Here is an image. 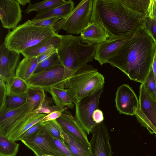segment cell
<instances>
[{
	"label": "cell",
	"instance_id": "6da1fadb",
	"mask_svg": "<svg viewBox=\"0 0 156 156\" xmlns=\"http://www.w3.org/2000/svg\"><path fill=\"white\" fill-rule=\"evenodd\" d=\"M156 43L141 29L108 60L130 80L142 83L152 69Z\"/></svg>",
	"mask_w": 156,
	"mask_h": 156
},
{
	"label": "cell",
	"instance_id": "7a4b0ae2",
	"mask_svg": "<svg viewBox=\"0 0 156 156\" xmlns=\"http://www.w3.org/2000/svg\"><path fill=\"white\" fill-rule=\"evenodd\" d=\"M144 17L126 7L122 0H93L90 23L102 26L109 38L127 37L142 28Z\"/></svg>",
	"mask_w": 156,
	"mask_h": 156
},
{
	"label": "cell",
	"instance_id": "3957f363",
	"mask_svg": "<svg viewBox=\"0 0 156 156\" xmlns=\"http://www.w3.org/2000/svg\"><path fill=\"white\" fill-rule=\"evenodd\" d=\"M61 36L62 42L57 52L61 64L65 67L75 73L94 58L97 44H82L80 36Z\"/></svg>",
	"mask_w": 156,
	"mask_h": 156
},
{
	"label": "cell",
	"instance_id": "277c9868",
	"mask_svg": "<svg viewBox=\"0 0 156 156\" xmlns=\"http://www.w3.org/2000/svg\"><path fill=\"white\" fill-rule=\"evenodd\" d=\"M105 78L97 69L87 64L77 70L64 84L74 104L103 88Z\"/></svg>",
	"mask_w": 156,
	"mask_h": 156
},
{
	"label": "cell",
	"instance_id": "5b68a950",
	"mask_svg": "<svg viewBox=\"0 0 156 156\" xmlns=\"http://www.w3.org/2000/svg\"><path fill=\"white\" fill-rule=\"evenodd\" d=\"M30 20L9 30L4 43L9 49L21 53L25 49L56 34L51 28L33 25Z\"/></svg>",
	"mask_w": 156,
	"mask_h": 156
},
{
	"label": "cell",
	"instance_id": "8992f818",
	"mask_svg": "<svg viewBox=\"0 0 156 156\" xmlns=\"http://www.w3.org/2000/svg\"><path fill=\"white\" fill-rule=\"evenodd\" d=\"M93 0L81 1L66 17L58 20L52 27L54 32L58 34L60 30L68 33L81 34L90 23Z\"/></svg>",
	"mask_w": 156,
	"mask_h": 156
},
{
	"label": "cell",
	"instance_id": "52a82bcc",
	"mask_svg": "<svg viewBox=\"0 0 156 156\" xmlns=\"http://www.w3.org/2000/svg\"><path fill=\"white\" fill-rule=\"evenodd\" d=\"M75 73L60 64L45 71L33 74L27 82L29 86L41 88L47 91L54 87L60 85L64 87L65 82Z\"/></svg>",
	"mask_w": 156,
	"mask_h": 156
},
{
	"label": "cell",
	"instance_id": "ba28073f",
	"mask_svg": "<svg viewBox=\"0 0 156 156\" xmlns=\"http://www.w3.org/2000/svg\"><path fill=\"white\" fill-rule=\"evenodd\" d=\"M103 91L101 89L95 94L81 99L74 104L75 118L88 134L91 133L98 124L93 120L94 112L98 109L101 95Z\"/></svg>",
	"mask_w": 156,
	"mask_h": 156
},
{
	"label": "cell",
	"instance_id": "9c48e42d",
	"mask_svg": "<svg viewBox=\"0 0 156 156\" xmlns=\"http://www.w3.org/2000/svg\"><path fill=\"white\" fill-rule=\"evenodd\" d=\"M34 105L26 102L13 109L0 112V135L6 137L34 112Z\"/></svg>",
	"mask_w": 156,
	"mask_h": 156
},
{
	"label": "cell",
	"instance_id": "30bf717a",
	"mask_svg": "<svg viewBox=\"0 0 156 156\" xmlns=\"http://www.w3.org/2000/svg\"><path fill=\"white\" fill-rule=\"evenodd\" d=\"M91 133L90 143L92 156H112L109 132L104 122L98 124Z\"/></svg>",
	"mask_w": 156,
	"mask_h": 156
},
{
	"label": "cell",
	"instance_id": "8fae6325",
	"mask_svg": "<svg viewBox=\"0 0 156 156\" xmlns=\"http://www.w3.org/2000/svg\"><path fill=\"white\" fill-rule=\"evenodd\" d=\"M115 101L117 110L120 114L133 115L139 108L136 95L128 84H123L118 87Z\"/></svg>",
	"mask_w": 156,
	"mask_h": 156
},
{
	"label": "cell",
	"instance_id": "7c38bea8",
	"mask_svg": "<svg viewBox=\"0 0 156 156\" xmlns=\"http://www.w3.org/2000/svg\"><path fill=\"white\" fill-rule=\"evenodd\" d=\"M22 142L31 150H38L57 156H64L55 146L53 137L43 127L35 134Z\"/></svg>",
	"mask_w": 156,
	"mask_h": 156
},
{
	"label": "cell",
	"instance_id": "4fadbf2b",
	"mask_svg": "<svg viewBox=\"0 0 156 156\" xmlns=\"http://www.w3.org/2000/svg\"><path fill=\"white\" fill-rule=\"evenodd\" d=\"M20 53L11 50L4 42L0 46V77L6 83L15 76L20 59Z\"/></svg>",
	"mask_w": 156,
	"mask_h": 156
},
{
	"label": "cell",
	"instance_id": "5bb4252c",
	"mask_svg": "<svg viewBox=\"0 0 156 156\" xmlns=\"http://www.w3.org/2000/svg\"><path fill=\"white\" fill-rule=\"evenodd\" d=\"M22 17V11L17 0H0V18L3 27L14 29Z\"/></svg>",
	"mask_w": 156,
	"mask_h": 156
},
{
	"label": "cell",
	"instance_id": "9a60e30c",
	"mask_svg": "<svg viewBox=\"0 0 156 156\" xmlns=\"http://www.w3.org/2000/svg\"><path fill=\"white\" fill-rule=\"evenodd\" d=\"M133 36L108 38L106 41L97 44L94 59L101 65L108 63V60Z\"/></svg>",
	"mask_w": 156,
	"mask_h": 156
},
{
	"label": "cell",
	"instance_id": "2e32d148",
	"mask_svg": "<svg viewBox=\"0 0 156 156\" xmlns=\"http://www.w3.org/2000/svg\"><path fill=\"white\" fill-rule=\"evenodd\" d=\"M56 120L68 133L90 148L87 133L70 112L66 110Z\"/></svg>",
	"mask_w": 156,
	"mask_h": 156
},
{
	"label": "cell",
	"instance_id": "e0dca14e",
	"mask_svg": "<svg viewBox=\"0 0 156 156\" xmlns=\"http://www.w3.org/2000/svg\"><path fill=\"white\" fill-rule=\"evenodd\" d=\"M62 41L61 35L55 34L37 44L28 48L21 53L24 57L37 58L53 49H57Z\"/></svg>",
	"mask_w": 156,
	"mask_h": 156
},
{
	"label": "cell",
	"instance_id": "ac0fdd59",
	"mask_svg": "<svg viewBox=\"0 0 156 156\" xmlns=\"http://www.w3.org/2000/svg\"><path fill=\"white\" fill-rule=\"evenodd\" d=\"M81 42L87 44H98L109 38L105 29L95 23H90L80 34Z\"/></svg>",
	"mask_w": 156,
	"mask_h": 156
},
{
	"label": "cell",
	"instance_id": "d6986e66",
	"mask_svg": "<svg viewBox=\"0 0 156 156\" xmlns=\"http://www.w3.org/2000/svg\"><path fill=\"white\" fill-rule=\"evenodd\" d=\"M139 92V108L156 128V100L147 92L143 83Z\"/></svg>",
	"mask_w": 156,
	"mask_h": 156
},
{
	"label": "cell",
	"instance_id": "ffe728a7",
	"mask_svg": "<svg viewBox=\"0 0 156 156\" xmlns=\"http://www.w3.org/2000/svg\"><path fill=\"white\" fill-rule=\"evenodd\" d=\"M61 130L63 141L73 156H92L90 148L68 133L61 126Z\"/></svg>",
	"mask_w": 156,
	"mask_h": 156
},
{
	"label": "cell",
	"instance_id": "44dd1931",
	"mask_svg": "<svg viewBox=\"0 0 156 156\" xmlns=\"http://www.w3.org/2000/svg\"><path fill=\"white\" fill-rule=\"evenodd\" d=\"M74 5L72 0H67L63 4L49 10L38 12L34 19L58 17L61 19L66 17L73 10Z\"/></svg>",
	"mask_w": 156,
	"mask_h": 156
},
{
	"label": "cell",
	"instance_id": "7402d4cb",
	"mask_svg": "<svg viewBox=\"0 0 156 156\" xmlns=\"http://www.w3.org/2000/svg\"><path fill=\"white\" fill-rule=\"evenodd\" d=\"M38 64L37 58L25 57L17 66L15 76L27 82L34 74Z\"/></svg>",
	"mask_w": 156,
	"mask_h": 156
},
{
	"label": "cell",
	"instance_id": "603a6c76",
	"mask_svg": "<svg viewBox=\"0 0 156 156\" xmlns=\"http://www.w3.org/2000/svg\"><path fill=\"white\" fill-rule=\"evenodd\" d=\"M34 113L22 122L12 132L7 138L10 140L15 142L23 133L33 126L41 121L47 114Z\"/></svg>",
	"mask_w": 156,
	"mask_h": 156
},
{
	"label": "cell",
	"instance_id": "cb8c5ba5",
	"mask_svg": "<svg viewBox=\"0 0 156 156\" xmlns=\"http://www.w3.org/2000/svg\"><path fill=\"white\" fill-rule=\"evenodd\" d=\"M47 91L51 95L55 105L66 106L70 109L73 108L74 103L66 89L59 86H55L50 88Z\"/></svg>",
	"mask_w": 156,
	"mask_h": 156
},
{
	"label": "cell",
	"instance_id": "d4e9b609",
	"mask_svg": "<svg viewBox=\"0 0 156 156\" xmlns=\"http://www.w3.org/2000/svg\"><path fill=\"white\" fill-rule=\"evenodd\" d=\"M66 1L65 0H46L34 4L30 2L24 12L27 14L33 11H36L37 13L44 12L62 5Z\"/></svg>",
	"mask_w": 156,
	"mask_h": 156
},
{
	"label": "cell",
	"instance_id": "484cf974",
	"mask_svg": "<svg viewBox=\"0 0 156 156\" xmlns=\"http://www.w3.org/2000/svg\"><path fill=\"white\" fill-rule=\"evenodd\" d=\"M27 94L9 93L0 112L16 108L26 103Z\"/></svg>",
	"mask_w": 156,
	"mask_h": 156
},
{
	"label": "cell",
	"instance_id": "4316f807",
	"mask_svg": "<svg viewBox=\"0 0 156 156\" xmlns=\"http://www.w3.org/2000/svg\"><path fill=\"white\" fill-rule=\"evenodd\" d=\"M150 1L151 0H122L126 7L144 17L147 14Z\"/></svg>",
	"mask_w": 156,
	"mask_h": 156
},
{
	"label": "cell",
	"instance_id": "83f0119b",
	"mask_svg": "<svg viewBox=\"0 0 156 156\" xmlns=\"http://www.w3.org/2000/svg\"><path fill=\"white\" fill-rule=\"evenodd\" d=\"M44 91L41 88L28 86L26 93V102L33 105L36 109L45 98Z\"/></svg>",
	"mask_w": 156,
	"mask_h": 156
},
{
	"label": "cell",
	"instance_id": "f1b7e54d",
	"mask_svg": "<svg viewBox=\"0 0 156 156\" xmlns=\"http://www.w3.org/2000/svg\"><path fill=\"white\" fill-rule=\"evenodd\" d=\"M19 147L18 143L0 135V156H16Z\"/></svg>",
	"mask_w": 156,
	"mask_h": 156
},
{
	"label": "cell",
	"instance_id": "f546056e",
	"mask_svg": "<svg viewBox=\"0 0 156 156\" xmlns=\"http://www.w3.org/2000/svg\"><path fill=\"white\" fill-rule=\"evenodd\" d=\"M5 83L8 94L9 93H27L28 85L26 81L20 78L15 76Z\"/></svg>",
	"mask_w": 156,
	"mask_h": 156
},
{
	"label": "cell",
	"instance_id": "4dcf8cb0",
	"mask_svg": "<svg viewBox=\"0 0 156 156\" xmlns=\"http://www.w3.org/2000/svg\"><path fill=\"white\" fill-rule=\"evenodd\" d=\"M60 64H62L57 51L49 58L38 63L33 74L45 71Z\"/></svg>",
	"mask_w": 156,
	"mask_h": 156
},
{
	"label": "cell",
	"instance_id": "1f68e13d",
	"mask_svg": "<svg viewBox=\"0 0 156 156\" xmlns=\"http://www.w3.org/2000/svg\"><path fill=\"white\" fill-rule=\"evenodd\" d=\"M42 123L46 130L53 138L63 141L61 126L56 120Z\"/></svg>",
	"mask_w": 156,
	"mask_h": 156
},
{
	"label": "cell",
	"instance_id": "d6a6232c",
	"mask_svg": "<svg viewBox=\"0 0 156 156\" xmlns=\"http://www.w3.org/2000/svg\"><path fill=\"white\" fill-rule=\"evenodd\" d=\"M143 83L147 92L156 100V83L152 69Z\"/></svg>",
	"mask_w": 156,
	"mask_h": 156
},
{
	"label": "cell",
	"instance_id": "836d02e7",
	"mask_svg": "<svg viewBox=\"0 0 156 156\" xmlns=\"http://www.w3.org/2000/svg\"><path fill=\"white\" fill-rule=\"evenodd\" d=\"M142 28L152 37L156 43V17L151 18L148 15L144 16Z\"/></svg>",
	"mask_w": 156,
	"mask_h": 156
},
{
	"label": "cell",
	"instance_id": "e575fe53",
	"mask_svg": "<svg viewBox=\"0 0 156 156\" xmlns=\"http://www.w3.org/2000/svg\"><path fill=\"white\" fill-rule=\"evenodd\" d=\"M60 19H61L58 17L33 19L31 20L30 23L32 24L35 26L52 28V27Z\"/></svg>",
	"mask_w": 156,
	"mask_h": 156
},
{
	"label": "cell",
	"instance_id": "d590c367",
	"mask_svg": "<svg viewBox=\"0 0 156 156\" xmlns=\"http://www.w3.org/2000/svg\"><path fill=\"white\" fill-rule=\"evenodd\" d=\"M44 126L40 121L36 124L23 133L17 140L21 141L24 140L34 135L41 129Z\"/></svg>",
	"mask_w": 156,
	"mask_h": 156
},
{
	"label": "cell",
	"instance_id": "8d00e7d4",
	"mask_svg": "<svg viewBox=\"0 0 156 156\" xmlns=\"http://www.w3.org/2000/svg\"><path fill=\"white\" fill-rule=\"evenodd\" d=\"M53 138L55 146L64 156H73L63 141Z\"/></svg>",
	"mask_w": 156,
	"mask_h": 156
},
{
	"label": "cell",
	"instance_id": "74e56055",
	"mask_svg": "<svg viewBox=\"0 0 156 156\" xmlns=\"http://www.w3.org/2000/svg\"><path fill=\"white\" fill-rule=\"evenodd\" d=\"M8 94L6 83L0 77V110L3 108Z\"/></svg>",
	"mask_w": 156,
	"mask_h": 156
},
{
	"label": "cell",
	"instance_id": "f35d334b",
	"mask_svg": "<svg viewBox=\"0 0 156 156\" xmlns=\"http://www.w3.org/2000/svg\"><path fill=\"white\" fill-rule=\"evenodd\" d=\"M66 109H64L59 111L52 112L45 116L41 122L43 123L56 120L60 117L62 113Z\"/></svg>",
	"mask_w": 156,
	"mask_h": 156
},
{
	"label": "cell",
	"instance_id": "ab89813d",
	"mask_svg": "<svg viewBox=\"0 0 156 156\" xmlns=\"http://www.w3.org/2000/svg\"><path fill=\"white\" fill-rule=\"evenodd\" d=\"M92 118L93 121L97 124H98L103 121L104 119L103 112L99 108L94 112Z\"/></svg>",
	"mask_w": 156,
	"mask_h": 156
},
{
	"label": "cell",
	"instance_id": "60d3db41",
	"mask_svg": "<svg viewBox=\"0 0 156 156\" xmlns=\"http://www.w3.org/2000/svg\"><path fill=\"white\" fill-rule=\"evenodd\" d=\"M147 15L151 18L156 17V0H151Z\"/></svg>",
	"mask_w": 156,
	"mask_h": 156
},
{
	"label": "cell",
	"instance_id": "b9f144b4",
	"mask_svg": "<svg viewBox=\"0 0 156 156\" xmlns=\"http://www.w3.org/2000/svg\"><path fill=\"white\" fill-rule=\"evenodd\" d=\"M57 51V49H53L48 51L37 57L38 63L48 58Z\"/></svg>",
	"mask_w": 156,
	"mask_h": 156
},
{
	"label": "cell",
	"instance_id": "7bdbcfd3",
	"mask_svg": "<svg viewBox=\"0 0 156 156\" xmlns=\"http://www.w3.org/2000/svg\"><path fill=\"white\" fill-rule=\"evenodd\" d=\"M32 151L35 156H57L45 153L38 150L33 149Z\"/></svg>",
	"mask_w": 156,
	"mask_h": 156
},
{
	"label": "cell",
	"instance_id": "ee69618b",
	"mask_svg": "<svg viewBox=\"0 0 156 156\" xmlns=\"http://www.w3.org/2000/svg\"><path fill=\"white\" fill-rule=\"evenodd\" d=\"M152 69L153 70L156 83V52L154 58Z\"/></svg>",
	"mask_w": 156,
	"mask_h": 156
},
{
	"label": "cell",
	"instance_id": "f6af8a7d",
	"mask_svg": "<svg viewBox=\"0 0 156 156\" xmlns=\"http://www.w3.org/2000/svg\"><path fill=\"white\" fill-rule=\"evenodd\" d=\"M17 1L20 5L24 6L27 3L30 2V0H17Z\"/></svg>",
	"mask_w": 156,
	"mask_h": 156
}]
</instances>
